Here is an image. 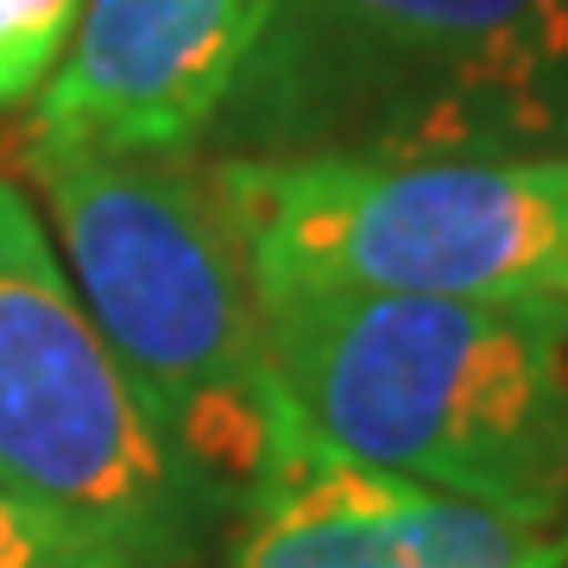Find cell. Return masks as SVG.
<instances>
[{
    "label": "cell",
    "mask_w": 568,
    "mask_h": 568,
    "mask_svg": "<svg viewBox=\"0 0 568 568\" xmlns=\"http://www.w3.org/2000/svg\"><path fill=\"white\" fill-rule=\"evenodd\" d=\"M20 178L152 424L227 518L323 448L272 361L260 284L209 159L20 145Z\"/></svg>",
    "instance_id": "1"
},
{
    "label": "cell",
    "mask_w": 568,
    "mask_h": 568,
    "mask_svg": "<svg viewBox=\"0 0 568 568\" xmlns=\"http://www.w3.org/2000/svg\"><path fill=\"white\" fill-rule=\"evenodd\" d=\"M260 316L323 448L568 530V310L260 291Z\"/></svg>",
    "instance_id": "2"
},
{
    "label": "cell",
    "mask_w": 568,
    "mask_h": 568,
    "mask_svg": "<svg viewBox=\"0 0 568 568\" xmlns=\"http://www.w3.org/2000/svg\"><path fill=\"white\" fill-rule=\"evenodd\" d=\"M196 159H568V0H272Z\"/></svg>",
    "instance_id": "3"
},
{
    "label": "cell",
    "mask_w": 568,
    "mask_h": 568,
    "mask_svg": "<svg viewBox=\"0 0 568 568\" xmlns=\"http://www.w3.org/2000/svg\"><path fill=\"white\" fill-rule=\"evenodd\" d=\"M260 291L568 310V159H209Z\"/></svg>",
    "instance_id": "4"
},
{
    "label": "cell",
    "mask_w": 568,
    "mask_h": 568,
    "mask_svg": "<svg viewBox=\"0 0 568 568\" xmlns=\"http://www.w3.org/2000/svg\"><path fill=\"white\" fill-rule=\"evenodd\" d=\"M0 487L164 568H190L227 525V506L152 424L13 178H0Z\"/></svg>",
    "instance_id": "5"
},
{
    "label": "cell",
    "mask_w": 568,
    "mask_h": 568,
    "mask_svg": "<svg viewBox=\"0 0 568 568\" xmlns=\"http://www.w3.org/2000/svg\"><path fill=\"white\" fill-rule=\"evenodd\" d=\"M265 20L272 0H89L20 145L196 159Z\"/></svg>",
    "instance_id": "6"
},
{
    "label": "cell",
    "mask_w": 568,
    "mask_h": 568,
    "mask_svg": "<svg viewBox=\"0 0 568 568\" xmlns=\"http://www.w3.org/2000/svg\"><path fill=\"white\" fill-rule=\"evenodd\" d=\"M227 568H568V530L316 448L234 511Z\"/></svg>",
    "instance_id": "7"
},
{
    "label": "cell",
    "mask_w": 568,
    "mask_h": 568,
    "mask_svg": "<svg viewBox=\"0 0 568 568\" xmlns=\"http://www.w3.org/2000/svg\"><path fill=\"white\" fill-rule=\"evenodd\" d=\"M0 568H164L145 549L0 487Z\"/></svg>",
    "instance_id": "8"
},
{
    "label": "cell",
    "mask_w": 568,
    "mask_h": 568,
    "mask_svg": "<svg viewBox=\"0 0 568 568\" xmlns=\"http://www.w3.org/2000/svg\"><path fill=\"white\" fill-rule=\"evenodd\" d=\"M89 0H0V114L32 108L63 63Z\"/></svg>",
    "instance_id": "9"
}]
</instances>
